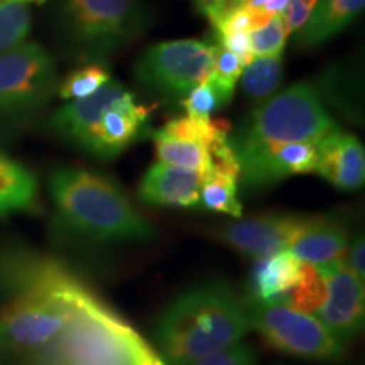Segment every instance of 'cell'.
Returning <instances> with one entry per match:
<instances>
[{
  "mask_svg": "<svg viewBox=\"0 0 365 365\" xmlns=\"http://www.w3.org/2000/svg\"><path fill=\"white\" fill-rule=\"evenodd\" d=\"M252 330L249 304L223 281L191 287L164 309L154 325L163 362L186 365L239 344Z\"/></svg>",
  "mask_w": 365,
  "mask_h": 365,
  "instance_id": "cell-1",
  "label": "cell"
},
{
  "mask_svg": "<svg viewBox=\"0 0 365 365\" xmlns=\"http://www.w3.org/2000/svg\"><path fill=\"white\" fill-rule=\"evenodd\" d=\"M59 228L86 242H145L154 227L112 178L59 168L49 178Z\"/></svg>",
  "mask_w": 365,
  "mask_h": 365,
  "instance_id": "cell-2",
  "label": "cell"
},
{
  "mask_svg": "<svg viewBox=\"0 0 365 365\" xmlns=\"http://www.w3.org/2000/svg\"><path fill=\"white\" fill-rule=\"evenodd\" d=\"M158 355L98 294L78 308L59 339L29 365H143Z\"/></svg>",
  "mask_w": 365,
  "mask_h": 365,
  "instance_id": "cell-3",
  "label": "cell"
},
{
  "mask_svg": "<svg viewBox=\"0 0 365 365\" xmlns=\"http://www.w3.org/2000/svg\"><path fill=\"white\" fill-rule=\"evenodd\" d=\"M54 22L70 56L102 63L148 31L150 11L145 0H54Z\"/></svg>",
  "mask_w": 365,
  "mask_h": 365,
  "instance_id": "cell-4",
  "label": "cell"
},
{
  "mask_svg": "<svg viewBox=\"0 0 365 365\" xmlns=\"http://www.w3.org/2000/svg\"><path fill=\"white\" fill-rule=\"evenodd\" d=\"M336 127L317 85L299 81L254 108L228 143L234 154L274 144L318 143Z\"/></svg>",
  "mask_w": 365,
  "mask_h": 365,
  "instance_id": "cell-5",
  "label": "cell"
},
{
  "mask_svg": "<svg viewBox=\"0 0 365 365\" xmlns=\"http://www.w3.org/2000/svg\"><path fill=\"white\" fill-rule=\"evenodd\" d=\"M217 44L178 39L153 44L134 65L137 83L164 100L185 98L212 75Z\"/></svg>",
  "mask_w": 365,
  "mask_h": 365,
  "instance_id": "cell-6",
  "label": "cell"
},
{
  "mask_svg": "<svg viewBox=\"0 0 365 365\" xmlns=\"http://www.w3.org/2000/svg\"><path fill=\"white\" fill-rule=\"evenodd\" d=\"M56 90V65L39 44L22 43L0 53V117L33 115Z\"/></svg>",
  "mask_w": 365,
  "mask_h": 365,
  "instance_id": "cell-7",
  "label": "cell"
},
{
  "mask_svg": "<svg viewBox=\"0 0 365 365\" xmlns=\"http://www.w3.org/2000/svg\"><path fill=\"white\" fill-rule=\"evenodd\" d=\"M250 328L259 331L269 346L282 354L309 360H339L345 352L322 322L286 303H249Z\"/></svg>",
  "mask_w": 365,
  "mask_h": 365,
  "instance_id": "cell-8",
  "label": "cell"
},
{
  "mask_svg": "<svg viewBox=\"0 0 365 365\" xmlns=\"http://www.w3.org/2000/svg\"><path fill=\"white\" fill-rule=\"evenodd\" d=\"M228 129L212 118L178 117L153 134L159 163L196 171L210 170L213 153L228 140Z\"/></svg>",
  "mask_w": 365,
  "mask_h": 365,
  "instance_id": "cell-9",
  "label": "cell"
},
{
  "mask_svg": "<svg viewBox=\"0 0 365 365\" xmlns=\"http://www.w3.org/2000/svg\"><path fill=\"white\" fill-rule=\"evenodd\" d=\"M149 118L150 108L137 102L135 95L127 90L95 118L76 148L102 161L115 159L148 134Z\"/></svg>",
  "mask_w": 365,
  "mask_h": 365,
  "instance_id": "cell-10",
  "label": "cell"
},
{
  "mask_svg": "<svg viewBox=\"0 0 365 365\" xmlns=\"http://www.w3.org/2000/svg\"><path fill=\"white\" fill-rule=\"evenodd\" d=\"M325 279V298L313 317L340 341L349 344L359 335L365 317V286L344 262L318 267Z\"/></svg>",
  "mask_w": 365,
  "mask_h": 365,
  "instance_id": "cell-11",
  "label": "cell"
},
{
  "mask_svg": "<svg viewBox=\"0 0 365 365\" xmlns=\"http://www.w3.org/2000/svg\"><path fill=\"white\" fill-rule=\"evenodd\" d=\"M245 190H261L284 178L314 173L317 143H287L235 153Z\"/></svg>",
  "mask_w": 365,
  "mask_h": 365,
  "instance_id": "cell-12",
  "label": "cell"
},
{
  "mask_svg": "<svg viewBox=\"0 0 365 365\" xmlns=\"http://www.w3.org/2000/svg\"><path fill=\"white\" fill-rule=\"evenodd\" d=\"M298 220V215H287V213H266L252 218H237L235 222L213 230L212 235L244 257L257 261L266 255L286 250L287 240Z\"/></svg>",
  "mask_w": 365,
  "mask_h": 365,
  "instance_id": "cell-13",
  "label": "cell"
},
{
  "mask_svg": "<svg viewBox=\"0 0 365 365\" xmlns=\"http://www.w3.org/2000/svg\"><path fill=\"white\" fill-rule=\"evenodd\" d=\"M349 249V234L344 222L330 215L299 217L286 250L314 267L344 262Z\"/></svg>",
  "mask_w": 365,
  "mask_h": 365,
  "instance_id": "cell-14",
  "label": "cell"
},
{
  "mask_svg": "<svg viewBox=\"0 0 365 365\" xmlns=\"http://www.w3.org/2000/svg\"><path fill=\"white\" fill-rule=\"evenodd\" d=\"M314 173L344 191H355L365 181V150L357 137L339 127L317 143Z\"/></svg>",
  "mask_w": 365,
  "mask_h": 365,
  "instance_id": "cell-15",
  "label": "cell"
},
{
  "mask_svg": "<svg viewBox=\"0 0 365 365\" xmlns=\"http://www.w3.org/2000/svg\"><path fill=\"white\" fill-rule=\"evenodd\" d=\"M307 262H301L287 250L257 259L249 277V298L257 304L287 303L293 291L307 274Z\"/></svg>",
  "mask_w": 365,
  "mask_h": 365,
  "instance_id": "cell-16",
  "label": "cell"
},
{
  "mask_svg": "<svg viewBox=\"0 0 365 365\" xmlns=\"http://www.w3.org/2000/svg\"><path fill=\"white\" fill-rule=\"evenodd\" d=\"M202 176L196 171L156 163L145 173L139 186L140 202L150 207H200Z\"/></svg>",
  "mask_w": 365,
  "mask_h": 365,
  "instance_id": "cell-17",
  "label": "cell"
},
{
  "mask_svg": "<svg viewBox=\"0 0 365 365\" xmlns=\"http://www.w3.org/2000/svg\"><path fill=\"white\" fill-rule=\"evenodd\" d=\"M239 176V163L230 143L227 140L213 153L210 170L202 176L200 207L240 218Z\"/></svg>",
  "mask_w": 365,
  "mask_h": 365,
  "instance_id": "cell-18",
  "label": "cell"
},
{
  "mask_svg": "<svg viewBox=\"0 0 365 365\" xmlns=\"http://www.w3.org/2000/svg\"><path fill=\"white\" fill-rule=\"evenodd\" d=\"M365 0H318L309 19L296 31L299 48H314L341 33L360 12Z\"/></svg>",
  "mask_w": 365,
  "mask_h": 365,
  "instance_id": "cell-19",
  "label": "cell"
},
{
  "mask_svg": "<svg viewBox=\"0 0 365 365\" xmlns=\"http://www.w3.org/2000/svg\"><path fill=\"white\" fill-rule=\"evenodd\" d=\"M38 203V181L33 173L0 150V217L33 212Z\"/></svg>",
  "mask_w": 365,
  "mask_h": 365,
  "instance_id": "cell-20",
  "label": "cell"
},
{
  "mask_svg": "<svg viewBox=\"0 0 365 365\" xmlns=\"http://www.w3.org/2000/svg\"><path fill=\"white\" fill-rule=\"evenodd\" d=\"M282 54L279 56L254 58L240 75V85L245 97L255 103L266 102L276 91L282 76Z\"/></svg>",
  "mask_w": 365,
  "mask_h": 365,
  "instance_id": "cell-21",
  "label": "cell"
},
{
  "mask_svg": "<svg viewBox=\"0 0 365 365\" xmlns=\"http://www.w3.org/2000/svg\"><path fill=\"white\" fill-rule=\"evenodd\" d=\"M232 97H234V91L223 88L213 78V75H210L203 83L195 86L185 98H181V105L186 110V115L195 118H212L213 113L225 107Z\"/></svg>",
  "mask_w": 365,
  "mask_h": 365,
  "instance_id": "cell-22",
  "label": "cell"
},
{
  "mask_svg": "<svg viewBox=\"0 0 365 365\" xmlns=\"http://www.w3.org/2000/svg\"><path fill=\"white\" fill-rule=\"evenodd\" d=\"M33 17L26 4L0 0V53L26 43Z\"/></svg>",
  "mask_w": 365,
  "mask_h": 365,
  "instance_id": "cell-23",
  "label": "cell"
},
{
  "mask_svg": "<svg viewBox=\"0 0 365 365\" xmlns=\"http://www.w3.org/2000/svg\"><path fill=\"white\" fill-rule=\"evenodd\" d=\"M110 80V73L102 63H88L86 66L73 70L70 75L65 76V80L58 83L56 93L65 100L85 98L107 85Z\"/></svg>",
  "mask_w": 365,
  "mask_h": 365,
  "instance_id": "cell-24",
  "label": "cell"
},
{
  "mask_svg": "<svg viewBox=\"0 0 365 365\" xmlns=\"http://www.w3.org/2000/svg\"><path fill=\"white\" fill-rule=\"evenodd\" d=\"M287 36L289 34H287L284 27L282 16L276 14L266 26L247 33L252 56H279V54H282V49H284Z\"/></svg>",
  "mask_w": 365,
  "mask_h": 365,
  "instance_id": "cell-25",
  "label": "cell"
},
{
  "mask_svg": "<svg viewBox=\"0 0 365 365\" xmlns=\"http://www.w3.org/2000/svg\"><path fill=\"white\" fill-rule=\"evenodd\" d=\"M244 61L228 49L222 48L217 44V53H215V63H213V78L220 83L223 88L234 91L235 93V85L239 81L242 71H244Z\"/></svg>",
  "mask_w": 365,
  "mask_h": 365,
  "instance_id": "cell-26",
  "label": "cell"
},
{
  "mask_svg": "<svg viewBox=\"0 0 365 365\" xmlns=\"http://www.w3.org/2000/svg\"><path fill=\"white\" fill-rule=\"evenodd\" d=\"M255 362H257V355L252 346L245 341H239L225 350L208 354L186 365H255Z\"/></svg>",
  "mask_w": 365,
  "mask_h": 365,
  "instance_id": "cell-27",
  "label": "cell"
},
{
  "mask_svg": "<svg viewBox=\"0 0 365 365\" xmlns=\"http://www.w3.org/2000/svg\"><path fill=\"white\" fill-rule=\"evenodd\" d=\"M317 4L318 0H289L287 2L284 12L281 14L287 34L299 31L304 26Z\"/></svg>",
  "mask_w": 365,
  "mask_h": 365,
  "instance_id": "cell-28",
  "label": "cell"
},
{
  "mask_svg": "<svg viewBox=\"0 0 365 365\" xmlns=\"http://www.w3.org/2000/svg\"><path fill=\"white\" fill-rule=\"evenodd\" d=\"M365 242L364 235L355 237L352 244H349L346 254L344 257V264L352 271L359 279H365Z\"/></svg>",
  "mask_w": 365,
  "mask_h": 365,
  "instance_id": "cell-29",
  "label": "cell"
},
{
  "mask_svg": "<svg viewBox=\"0 0 365 365\" xmlns=\"http://www.w3.org/2000/svg\"><path fill=\"white\" fill-rule=\"evenodd\" d=\"M234 4H237V0H195V6L198 7L200 12L208 17L212 24Z\"/></svg>",
  "mask_w": 365,
  "mask_h": 365,
  "instance_id": "cell-30",
  "label": "cell"
},
{
  "mask_svg": "<svg viewBox=\"0 0 365 365\" xmlns=\"http://www.w3.org/2000/svg\"><path fill=\"white\" fill-rule=\"evenodd\" d=\"M289 0H269L267 11L271 14H282Z\"/></svg>",
  "mask_w": 365,
  "mask_h": 365,
  "instance_id": "cell-31",
  "label": "cell"
},
{
  "mask_svg": "<svg viewBox=\"0 0 365 365\" xmlns=\"http://www.w3.org/2000/svg\"><path fill=\"white\" fill-rule=\"evenodd\" d=\"M12 2H21V4H26V2H34V4H44L46 0H12Z\"/></svg>",
  "mask_w": 365,
  "mask_h": 365,
  "instance_id": "cell-32",
  "label": "cell"
}]
</instances>
